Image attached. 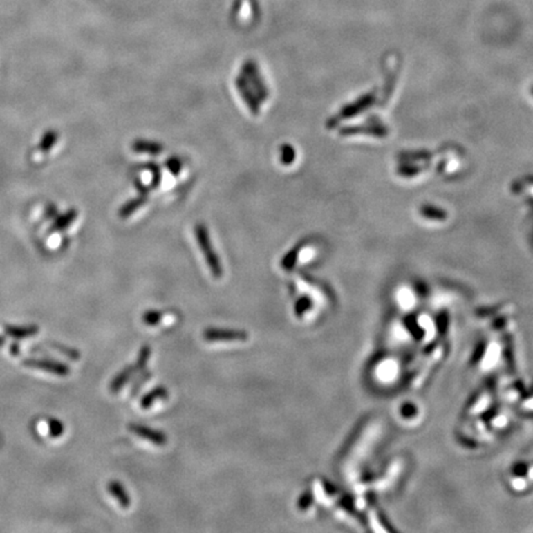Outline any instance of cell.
Returning a JSON list of instances; mask_svg holds the SVG:
<instances>
[{"instance_id": "obj_1", "label": "cell", "mask_w": 533, "mask_h": 533, "mask_svg": "<svg viewBox=\"0 0 533 533\" xmlns=\"http://www.w3.org/2000/svg\"><path fill=\"white\" fill-rule=\"evenodd\" d=\"M195 234H196V240L200 245L201 251L204 253V257L207 259V264L210 267L212 274L215 275V278H220L223 275V267L221 263L218 261L216 254L212 250V242L209 239V234L207 232V230L204 229V226H196L195 229Z\"/></svg>"}, {"instance_id": "obj_2", "label": "cell", "mask_w": 533, "mask_h": 533, "mask_svg": "<svg viewBox=\"0 0 533 533\" xmlns=\"http://www.w3.org/2000/svg\"><path fill=\"white\" fill-rule=\"evenodd\" d=\"M24 366L41 369V371H45V372L53 373V374L61 375V377H64V375H67L71 372L69 368L67 366H64V363L50 361V359H34V358L25 359L24 361Z\"/></svg>"}, {"instance_id": "obj_3", "label": "cell", "mask_w": 533, "mask_h": 533, "mask_svg": "<svg viewBox=\"0 0 533 533\" xmlns=\"http://www.w3.org/2000/svg\"><path fill=\"white\" fill-rule=\"evenodd\" d=\"M204 339L210 342L215 341H246L248 335L240 330H215L210 328L204 333Z\"/></svg>"}, {"instance_id": "obj_4", "label": "cell", "mask_w": 533, "mask_h": 533, "mask_svg": "<svg viewBox=\"0 0 533 533\" xmlns=\"http://www.w3.org/2000/svg\"><path fill=\"white\" fill-rule=\"evenodd\" d=\"M130 430L136 435V436L141 437L144 440L152 442L157 446H163L167 442V437L160 432V431L152 430L149 427H144L141 424H131L130 426Z\"/></svg>"}, {"instance_id": "obj_5", "label": "cell", "mask_w": 533, "mask_h": 533, "mask_svg": "<svg viewBox=\"0 0 533 533\" xmlns=\"http://www.w3.org/2000/svg\"><path fill=\"white\" fill-rule=\"evenodd\" d=\"M4 331H6V335H9L10 337H14V339H26V337L36 335L40 331V328L35 326V325L26 327L6 326Z\"/></svg>"}, {"instance_id": "obj_6", "label": "cell", "mask_w": 533, "mask_h": 533, "mask_svg": "<svg viewBox=\"0 0 533 533\" xmlns=\"http://www.w3.org/2000/svg\"><path fill=\"white\" fill-rule=\"evenodd\" d=\"M109 490L111 495L114 496L115 499L119 501V504H120L124 509H127V507L130 506V498L127 496V492L124 490V487H121L120 483H110Z\"/></svg>"}, {"instance_id": "obj_7", "label": "cell", "mask_w": 533, "mask_h": 533, "mask_svg": "<svg viewBox=\"0 0 533 533\" xmlns=\"http://www.w3.org/2000/svg\"><path fill=\"white\" fill-rule=\"evenodd\" d=\"M132 374V369L131 368H127L124 372H121L116 378L111 382V386H110V389H111V391L113 393H115V391H118V390H120L122 386H124V384L127 383V380L130 379V377H131Z\"/></svg>"}, {"instance_id": "obj_8", "label": "cell", "mask_w": 533, "mask_h": 533, "mask_svg": "<svg viewBox=\"0 0 533 533\" xmlns=\"http://www.w3.org/2000/svg\"><path fill=\"white\" fill-rule=\"evenodd\" d=\"M166 389L165 388H158V389L153 390L152 393H149V395L144 396L141 405H142L144 409H149L153 404L156 399H161V398H166Z\"/></svg>"}, {"instance_id": "obj_9", "label": "cell", "mask_w": 533, "mask_h": 533, "mask_svg": "<svg viewBox=\"0 0 533 533\" xmlns=\"http://www.w3.org/2000/svg\"><path fill=\"white\" fill-rule=\"evenodd\" d=\"M48 429L52 437L61 436L64 432V424L58 420L51 419L48 421Z\"/></svg>"}, {"instance_id": "obj_10", "label": "cell", "mask_w": 533, "mask_h": 533, "mask_svg": "<svg viewBox=\"0 0 533 533\" xmlns=\"http://www.w3.org/2000/svg\"><path fill=\"white\" fill-rule=\"evenodd\" d=\"M53 346V348L55 350H57L58 352H61V353H64L66 357H68V358H72V359H78L80 358V353L77 352V350H71V348H67V347H64V346H62V344H52Z\"/></svg>"}, {"instance_id": "obj_11", "label": "cell", "mask_w": 533, "mask_h": 533, "mask_svg": "<svg viewBox=\"0 0 533 533\" xmlns=\"http://www.w3.org/2000/svg\"><path fill=\"white\" fill-rule=\"evenodd\" d=\"M140 152H149V153H160L161 149L157 144H147V142H138L135 146Z\"/></svg>"}, {"instance_id": "obj_12", "label": "cell", "mask_w": 533, "mask_h": 533, "mask_svg": "<svg viewBox=\"0 0 533 533\" xmlns=\"http://www.w3.org/2000/svg\"><path fill=\"white\" fill-rule=\"evenodd\" d=\"M161 312H158V311H149V312H146L144 315V321L146 322L147 325L153 326L156 324H158V322L161 321Z\"/></svg>"}, {"instance_id": "obj_13", "label": "cell", "mask_w": 533, "mask_h": 533, "mask_svg": "<svg viewBox=\"0 0 533 533\" xmlns=\"http://www.w3.org/2000/svg\"><path fill=\"white\" fill-rule=\"evenodd\" d=\"M56 138H57V136H56L55 132H47L45 138L42 140V142H41V149L42 151H47V149H51L53 144L56 142Z\"/></svg>"}, {"instance_id": "obj_14", "label": "cell", "mask_w": 533, "mask_h": 533, "mask_svg": "<svg viewBox=\"0 0 533 533\" xmlns=\"http://www.w3.org/2000/svg\"><path fill=\"white\" fill-rule=\"evenodd\" d=\"M75 212H68L66 216H64L61 220H58L57 223L53 226V230L64 229V226H67V225L71 224L75 220Z\"/></svg>"}, {"instance_id": "obj_15", "label": "cell", "mask_w": 533, "mask_h": 533, "mask_svg": "<svg viewBox=\"0 0 533 533\" xmlns=\"http://www.w3.org/2000/svg\"><path fill=\"white\" fill-rule=\"evenodd\" d=\"M10 352H12V355H17L19 353H20V348H19V346H17V344H12V346H10Z\"/></svg>"}]
</instances>
